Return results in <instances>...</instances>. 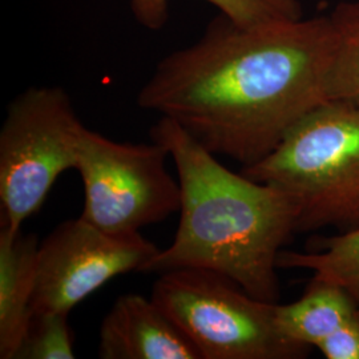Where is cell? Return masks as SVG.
I'll return each mask as SVG.
<instances>
[{
	"instance_id": "1",
	"label": "cell",
	"mask_w": 359,
	"mask_h": 359,
	"mask_svg": "<svg viewBox=\"0 0 359 359\" xmlns=\"http://www.w3.org/2000/svg\"><path fill=\"white\" fill-rule=\"evenodd\" d=\"M332 50L327 15L241 27L221 13L198 41L156 65L137 104L249 167L327 102Z\"/></svg>"
},
{
	"instance_id": "2",
	"label": "cell",
	"mask_w": 359,
	"mask_h": 359,
	"mask_svg": "<svg viewBox=\"0 0 359 359\" xmlns=\"http://www.w3.org/2000/svg\"><path fill=\"white\" fill-rule=\"evenodd\" d=\"M173 160L180 187L179 229L144 273L206 269L257 299H280L278 256L297 231L298 206L286 193L231 172L217 156L168 117L151 128Z\"/></svg>"
},
{
	"instance_id": "3",
	"label": "cell",
	"mask_w": 359,
	"mask_h": 359,
	"mask_svg": "<svg viewBox=\"0 0 359 359\" xmlns=\"http://www.w3.org/2000/svg\"><path fill=\"white\" fill-rule=\"evenodd\" d=\"M246 177L289 194L297 231L359 228V100H327L290 129Z\"/></svg>"
},
{
	"instance_id": "4",
	"label": "cell",
	"mask_w": 359,
	"mask_h": 359,
	"mask_svg": "<svg viewBox=\"0 0 359 359\" xmlns=\"http://www.w3.org/2000/svg\"><path fill=\"white\" fill-rule=\"evenodd\" d=\"M151 299L179 326L201 359H297L295 344L276 323L277 304L257 299L229 278L206 269L161 273Z\"/></svg>"
},
{
	"instance_id": "5",
	"label": "cell",
	"mask_w": 359,
	"mask_h": 359,
	"mask_svg": "<svg viewBox=\"0 0 359 359\" xmlns=\"http://www.w3.org/2000/svg\"><path fill=\"white\" fill-rule=\"evenodd\" d=\"M83 128L62 87H31L10 103L0 128V228L20 231L57 177L76 168Z\"/></svg>"
},
{
	"instance_id": "6",
	"label": "cell",
	"mask_w": 359,
	"mask_h": 359,
	"mask_svg": "<svg viewBox=\"0 0 359 359\" xmlns=\"http://www.w3.org/2000/svg\"><path fill=\"white\" fill-rule=\"evenodd\" d=\"M168 157L158 142H115L84 126L75 168L86 194L80 217L112 234H133L180 212L181 187Z\"/></svg>"
},
{
	"instance_id": "7",
	"label": "cell",
	"mask_w": 359,
	"mask_h": 359,
	"mask_svg": "<svg viewBox=\"0 0 359 359\" xmlns=\"http://www.w3.org/2000/svg\"><path fill=\"white\" fill-rule=\"evenodd\" d=\"M158 252L140 233L112 234L81 217L65 221L39 245L32 314H69L116 276L142 271Z\"/></svg>"
},
{
	"instance_id": "8",
	"label": "cell",
	"mask_w": 359,
	"mask_h": 359,
	"mask_svg": "<svg viewBox=\"0 0 359 359\" xmlns=\"http://www.w3.org/2000/svg\"><path fill=\"white\" fill-rule=\"evenodd\" d=\"M97 354L102 359H201L179 326L139 294L116 299L102 321Z\"/></svg>"
},
{
	"instance_id": "9",
	"label": "cell",
	"mask_w": 359,
	"mask_h": 359,
	"mask_svg": "<svg viewBox=\"0 0 359 359\" xmlns=\"http://www.w3.org/2000/svg\"><path fill=\"white\" fill-rule=\"evenodd\" d=\"M38 237L0 228V358L15 359L32 318Z\"/></svg>"
},
{
	"instance_id": "10",
	"label": "cell",
	"mask_w": 359,
	"mask_h": 359,
	"mask_svg": "<svg viewBox=\"0 0 359 359\" xmlns=\"http://www.w3.org/2000/svg\"><path fill=\"white\" fill-rule=\"evenodd\" d=\"M359 314L346 292L333 283L313 280L308 292L289 305L277 304L276 323L290 341L314 346Z\"/></svg>"
},
{
	"instance_id": "11",
	"label": "cell",
	"mask_w": 359,
	"mask_h": 359,
	"mask_svg": "<svg viewBox=\"0 0 359 359\" xmlns=\"http://www.w3.org/2000/svg\"><path fill=\"white\" fill-rule=\"evenodd\" d=\"M278 268L311 270L313 280L342 287L359 308V228L326 240L320 252L283 250Z\"/></svg>"
},
{
	"instance_id": "12",
	"label": "cell",
	"mask_w": 359,
	"mask_h": 359,
	"mask_svg": "<svg viewBox=\"0 0 359 359\" xmlns=\"http://www.w3.org/2000/svg\"><path fill=\"white\" fill-rule=\"evenodd\" d=\"M231 22L241 27H256L290 22L304 18L298 0H205ZM136 20L149 29H158L168 22L169 0H130Z\"/></svg>"
},
{
	"instance_id": "13",
	"label": "cell",
	"mask_w": 359,
	"mask_h": 359,
	"mask_svg": "<svg viewBox=\"0 0 359 359\" xmlns=\"http://www.w3.org/2000/svg\"><path fill=\"white\" fill-rule=\"evenodd\" d=\"M327 16L333 50L326 76V99L359 100V0L339 3Z\"/></svg>"
},
{
	"instance_id": "14",
	"label": "cell",
	"mask_w": 359,
	"mask_h": 359,
	"mask_svg": "<svg viewBox=\"0 0 359 359\" xmlns=\"http://www.w3.org/2000/svg\"><path fill=\"white\" fill-rule=\"evenodd\" d=\"M67 313L32 314L15 359H74V334Z\"/></svg>"
},
{
	"instance_id": "15",
	"label": "cell",
	"mask_w": 359,
	"mask_h": 359,
	"mask_svg": "<svg viewBox=\"0 0 359 359\" xmlns=\"http://www.w3.org/2000/svg\"><path fill=\"white\" fill-rule=\"evenodd\" d=\"M317 348L326 359H359V314L327 335Z\"/></svg>"
}]
</instances>
